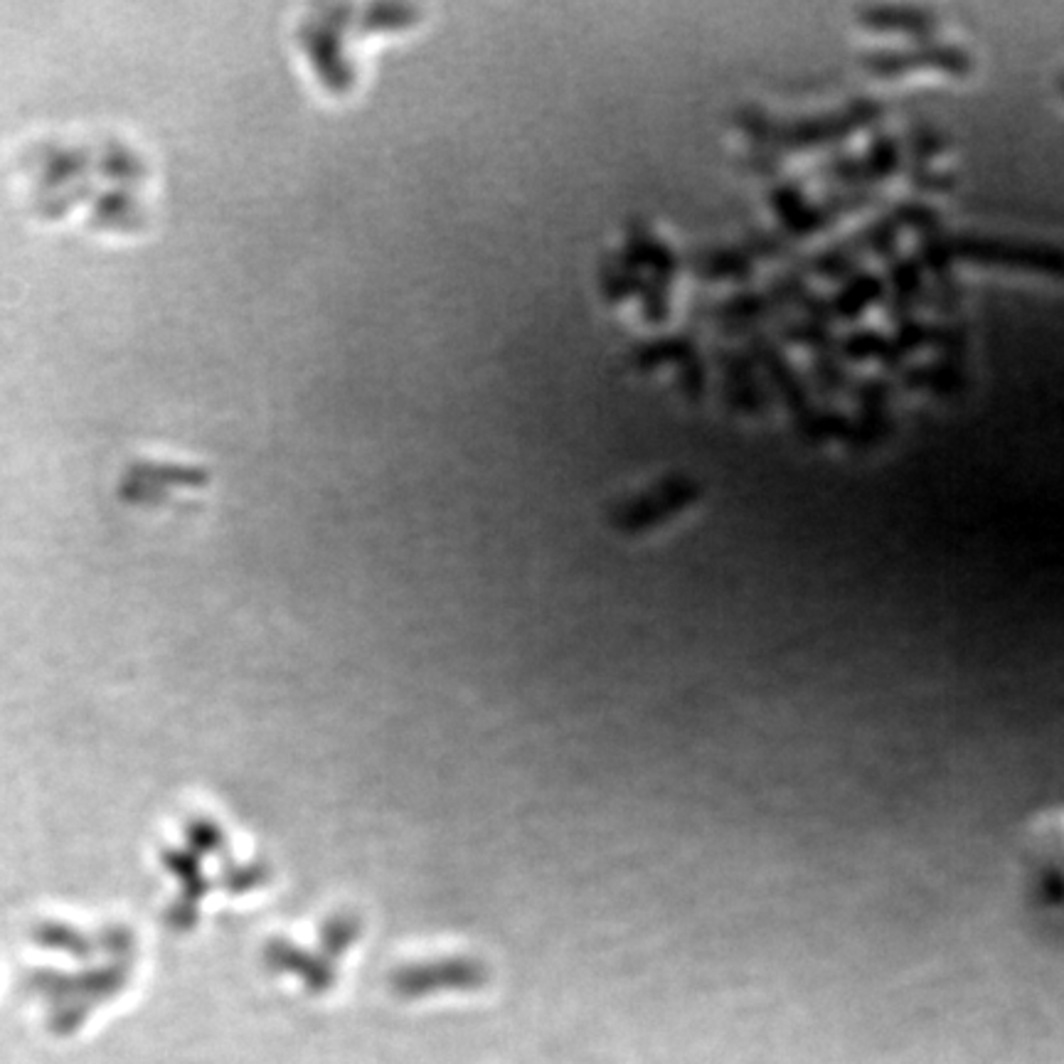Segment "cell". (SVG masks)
<instances>
[{"mask_svg":"<svg viewBox=\"0 0 1064 1064\" xmlns=\"http://www.w3.org/2000/svg\"><path fill=\"white\" fill-rule=\"evenodd\" d=\"M946 239H949V252L954 259L986 266H1008V269L1035 271V274L1064 279V249L1052 247V244L973 237V234Z\"/></svg>","mask_w":1064,"mask_h":1064,"instance_id":"obj_1","label":"cell"},{"mask_svg":"<svg viewBox=\"0 0 1064 1064\" xmlns=\"http://www.w3.org/2000/svg\"><path fill=\"white\" fill-rule=\"evenodd\" d=\"M882 291H885V284L877 276H853L835 299V311L840 313V318H858V313L880 301Z\"/></svg>","mask_w":1064,"mask_h":1064,"instance_id":"obj_6","label":"cell"},{"mask_svg":"<svg viewBox=\"0 0 1064 1064\" xmlns=\"http://www.w3.org/2000/svg\"><path fill=\"white\" fill-rule=\"evenodd\" d=\"M488 981L486 968L473 961H451L436 966L434 971H417L399 978V991L404 996H424L434 991H476Z\"/></svg>","mask_w":1064,"mask_h":1064,"instance_id":"obj_4","label":"cell"},{"mask_svg":"<svg viewBox=\"0 0 1064 1064\" xmlns=\"http://www.w3.org/2000/svg\"><path fill=\"white\" fill-rule=\"evenodd\" d=\"M693 266L705 279H742L752 271L749 257L737 252H705L693 259Z\"/></svg>","mask_w":1064,"mask_h":1064,"instance_id":"obj_7","label":"cell"},{"mask_svg":"<svg viewBox=\"0 0 1064 1064\" xmlns=\"http://www.w3.org/2000/svg\"><path fill=\"white\" fill-rule=\"evenodd\" d=\"M863 23L882 33H907L922 42L936 30L934 13L924 8H870L863 13Z\"/></svg>","mask_w":1064,"mask_h":1064,"instance_id":"obj_5","label":"cell"},{"mask_svg":"<svg viewBox=\"0 0 1064 1064\" xmlns=\"http://www.w3.org/2000/svg\"><path fill=\"white\" fill-rule=\"evenodd\" d=\"M1028 848L1037 899L1064 912V806L1042 811L1032 821Z\"/></svg>","mask_w":1064,"mask_h":1064,"instance_id":"obj_2","label":"cell"},{"mask_svg":"<svg viewBox=\"0 0 1064 1064\" xmlns=\"http://www.w3.org/2000/svg\"><path fill=\"white\" fill-rule=\"evenodd\" d=\"M870 72L882 74V77H897V74L912 72V69H941L949 74H966L971 72V57L964 50L954 45H941V42H919L909 50L895 52H875L865 62Z\"/></svg>","mask_w":1064,"mask_h":1064,"instance_id":"obj_3","label":"cell"},{"mask_svg":"<svg viewBox=\"0 0 1064 1064\" xmlns=\"http://www.w3.org/2000/svg\"><path fill=\"white\" fill-rule=\"evenodd\" d=\"M892 306L895 311L912 308V303L922 296V271L912 262H899L892 269Z\"/></svg>","mask_w":1064,"mask_h":1064,"instance_id":"obj_8","label":"cell"},{"mask_svg":"<svg viewBox=\"0 0 1064 1064\" xmlns=\"http://www.w3.org/2000/svg\"><path fill=\"white\" fill-rule=\"evenodd\" d=\"M867 170H870L872 180H880L892 175L899 168V148L890 136H877L872 141L870 156L865 161Z\"/></svg>","mask_w":1064,"mask_h":1064,"instance_id":"obj_9","label":"cell"},{"mask_svg":"<svg viewBox=\"0 0 1064 1064\" xmlns=\"http://www.w3.org/2000/svg\"><path fill=\"white\" fill-rule=\"evenodd\" d=\"M1057 87H1060V94L1064 97V77H1060V84H1057Z\"/></svg>","mask_w":1064,"mask_h":1064,"instance_id":"obj_10","label":"cell"}]
</instances>
